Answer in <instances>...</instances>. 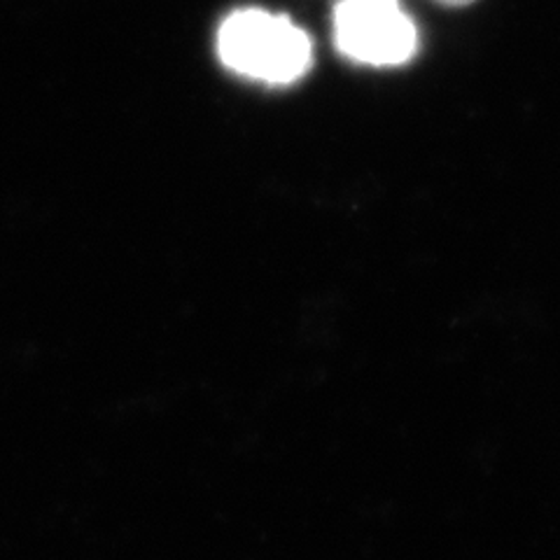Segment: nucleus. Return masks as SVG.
<instances>
[{
  "label": "nucleus",
  "mask_w": 560,
  "mask_h": 560,
  "mask_svg": "<svg viewBox=\"0 0 560 560\" xmlns=\"http://www.w3.org/2000/svg\"><path fill=\"white\" fill-rule=\"evenodd\" d=\"M218 55L226 68L269 84H288L311 66L308 35L267 10H238L218 33Z\"/></svg>",
  "instance_id": "obj_1"
},
{
  "label": "nucleus",
  "mask_w": 560,
  "mask_h": 560,
  "mask_svg": "<svg viewBox=\"0 0 560 560\" xmlns=\"http://www.w3.org/2000/svg\"><path fill=\"white\" fill-rule=\"evenodd\" d=\"M337 45L370 66L405 63L416 49V26L397 0H341L335 12Z\"/></svg>",
  "instance_id": "obj_2"
},
{
  "label": "nucleus",
  "mask_w": 560,
  "mask_h": 560,
  "mask_svg": "<svg viewBox=\"0 0 560 560\" xmlns=\"http://www.w3.org/2000/svg\"><path fill=\"white\" fill-rule=\"evenodd\" d=\"M440 3H446V5H467V3H471V0H440Z\"/></svg>",
  "instance_id": "obj_3"
}]
</instances>
